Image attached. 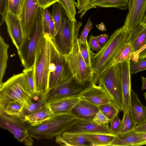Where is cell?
I'll use <instances>...</instances> for the list:
<instances>
[{
	"instance_id": "obj_1",
	"label": "cell",
	"mask_w": 146,
	"mask_h": 146,
	"mask_svg": "<svg viewBox=\"0 0 146 146\" xmlns=\"http://www.w3.org/2000/svg\"><path fill=\"white\" fill-rule=\"evenodd\" d=\"M130 33L123 25L111 35L106 44L96 53L90 55V66L93 74V80L96 84L99 75L111 65L116 53L120 47L128 41Z\"/></svg>"
},
{
	"instance_id": "obj_2",
	"label": "cell",
	"mask_w": 146,
	"mask_h": 146,
	"mask_svg": "<svg viewBox=\"0 0 146 146\" xmlns=\"http://www.w3.org/2000/svg\"><path fill=\"white\" fill-rule=\"evenodd\" d=\"M51 41L44 34L38 46L34 64L36 96L44 100L48 91Z\"/></svg>"
},
{
	"instance_id": "obj_3",
	"label": "cell",
	"mask_w": 146,
	"mask_h": 146,
	"mask_svg": "<svg viewBox=\"0 0 146 146\" xmlns=\"http://www.w3.org/2000/svg\"><path fill=\"white\" fill-rule=\"evenodd\" d=\"M43 10L39 7L29 37L25 39L21 47L17 49L24 69L33 66L38 46L44 34L42 25Z\"/></svg>"
},
{
	"instance_id": "obj_4",
	"label": "cell",
	"mask_w": 146,
	"mask_h": 146,
	"mask_svg": "<svg viewBox=\"0 0 146 146\" xmlns=\"http://www.w3.org/2000/svg\"><path fill=\"white\" fill-rule=\"evenodd\" d=\"M23 73L13 74L0 86V111L12 101L19 102L26 107L34 99L29 92L23 78Z\"/></svg>"
},
{
	"instance_id": "obj_5",
	"label": "cell",
	"mask_w": 146,
	"mask_h": 146,
	"mask_svg": "<svg viewBox=\"0 0 146 146\" xmlns=\"http://www.w3.org/2000/svg\"><path fill=\"white\" fill-rule=\"evenodd\" d=\"M82 25L80 21H70L63 17L58 31L51 40L56 49L63 55L67 56L72 52L78 38L79 32Z\"/></svg>"
},
{
	"instance_id": "obj_6",
	"label": "cell",
	"mask_w": 146,
	"mask_h": 146,
	"mask_svg": "<svg viewBox=\"0 0 146 146\" xmlns=\"http://www.w3.org/2000/svg\"><path fill=\"white\" fill-rule=\"evenodd\" d=\"M76 118L70 114H61L53 117L35 126L30 125V135L38 140L53 139L62 134L66 128Z\"/></svg>"
},
{
	"instance_id": "obj_7",
	"label": "cell",
	"mask_w": 146,
	"mask_h": 146,
	"mask_svg": "<svg viewBox=\"0 0 146 146\" xmlns=\"http://www.w3.org/2000/svg\"><path fill=\"white\" fill-rule=\"evenodd\" d=\"M74 77L66 57L58 52L51 41L48 90Z\"/></svg>"
},
{
	"instance_id": "obj_8",
	"label": "cell",
	"mask_w": 146,
	"mask_h": 146,
	"mask_svg": "<svg viewBox=\"0 0 146 146\" xmlns=\"http://www.w3.org/2000/svg\"><path fill=\"white\" fill-rule=\"evenodd\" d=\"M110 96L119 110L123 111V100L116 65L110 66L99 76L96 83Z\"/></svg>"
},
{
	"instance_id": "obj_9",
	"label": "cell",
	"mask_w": 146,
	"mask_h": 146,
	"mask_svg": "<svg viewBox=\"0 0 146 146\" xmlns=\"http://www.w3.org/2000/svg\"><path fill=\"white\" fill-rule=\"evenodd\" d=\"M94 84L93 79L82 82L74 77L68 81L49 90L45 101L48 104L64 98H79L84 91Z\"/></svg>"
},
{
	"instance_id": "obj_10",
	"label": "cell",
	"mask_w": 146,
	"mask_h": 146,
	"mask_svg": "<svg viewBox=\"0 0 146 146\" xmlns=\"http://www.w3.org/2000/svg\"><path fill=\"white\" fill-rule=\"evenodd\" d=\"M25 120L20 117L0 111V126L6 129L19 142L26 146L33 145V140L29 133Z\"/></svg>"
},
{
	"instance_id": "obj_11",
	"label": "cell",
	"mask_w": 146,
	"mask_h": 146,
	"mask_svg": "<svg viewBox=\"0 0 146 146\" xmlns=\"http://www.w3.org/2000/svg\"><path fill=\"white\" fill-rule=\"evenodd\" d=\"M66 58L74 76L78 80L84 82L93 79L91 67L87 66L80 53L78 40L71 52Z\"/></svg>"
},
{
	"instance_id": "obj_12",
	"label": "cell",
	"mask_w": 146,
	"mask_h": 146,
	"mask_svg": "<svg viewBox=\"0 0 146 146\" xmlns=\"http://www.w3.org/2000/svg\"><path fill=\"white\" fill-rule=\"evenodd\" d=\"M64 133L83 135L97 133L112 134L110 131L108 123L98 125L92 121L77 119L67 126L63 133Z\"/></svg>"
},
{
	"instance_id": "obj_13",
	"label": "cell",
	"mask_w": 146,
	"mask_h": 146,
	"mask_svg": "<svg viewBox=\"0 0 146 146\" xmlns=\"http://www.w3.org/2000/svg\"><path fill=\"white\" fill-rule=\"evenodd\" d=\"M131 60L128 59L116 64L122 89L124 107L123 111L127 110L131 111V74L129 63Z\"/></svg>"
},
{
	"instance_id": "obj_14",
	"label": "cell",
	"mask_w": 146,
	"mask_h": 146,
	"mask_svg": "<svg viewBox=\"0 0 146 146\" xmlns=\"http://www.w3.org/2000/svg\"><path fill=\"white\" fill-rule=\"evenodd\" d=\"M39 7L37 0H23L19 17L25 38L29 37Z\"/></svg>"
},
{
	"instance_id": "obj_15",
	"label": "cell",
	"mask_w": 146,
	"mask_h": 146,
	"mask_svg": "<svg viewBox=\"0 0 146 146\" xmlns=\"http://www.w3.org/2000/svg\"><path fill=\"white\" fill-rule=\"evenodd\" d=\"M79 98L80 100L86 101L98 106L110 104L117 107L113 100L105 90L95 84L84 91Z\"/></svg>"
},
{
	"instance_id": "obj_16",
	"label": "cell",
	"mask_w": 146,
	"mask_h": 146,
	"mask_svg": "<svg viewBox=\"0 0 146 146\" xmlns=\"http://www.w3.org/2000/svg\"><path fill=\"white\" fill-rule=\"evenodd\" d=\"M146 11V0H134L131 8L129 11L123 26L130 33L141 25Z\"/></svg>"
},
{
	"instance_id": "obj_17",
	"label": "cell",
	"mask_w": 146,
	"mask_h": 146,
	"mask_svg": "<svg viewBox=\"0 0 146 146\" xmlns=\"http://www.w3.org/2000/svg\"><path fill=\"white\" fill-rule=\"evenodd\" d=\"M6 23L8 34L17 49L22 45L25 40L19 16L14 15L8 10L5 15Z\"/></svg>"
},
{
	"instance_id": "obj_18",
	"label": "cell",
	"mask_w": 146,
	"mask_h": 146,
	"mask_svg": "<svg viewBox=\"0 0 146 146\" xmlns=\"http://www.w3.org/2000/svg\"><path fill=\"white\" fill-rule=\"evenodd\" d=\"M99 110L98 106L86 101L80 99L73 107L70 114L76 119L93 121Z\"/></svg>"
},
{
	"instance_id": "obj_19",
	"label": "cell",
	"mask_w": 146,
	"mask_h": 146,
	"mask_svg": "<svg viewBox=\"0 0 146 146\" xmlns=\"http://www.w3.org/2000/svg\"><path fill=\"white\" fill-rule=\"evenodd\" d=\"M143 133L136 132L133 131L122 137L116 136L110 146H138L146 145V142L143 137Z\"/></svg>"
},
{
	"instance_id": "obj_20",
	"label": "cell",
	"mask_w": 146,
	"mask_h": 146,
	"mask_svg": "<svg viewBox=\"0 0 146 146\" xmlns=\"http://www.w3.org/2000/svg\"><path fill=\"white\" fill-rule=\"evenodd\" d=\"M55 141L61 146H92L83 134L64 133L56 136Z\"/></svg>"
},
{
	"instance_id": "obj_21",
	"label": "cell",
	"mask_w": 146,
	"mask_h": 146,
	"mask_svg": "<svg viewBox=\"0 0 146 146\" xmlns=\"http://www.w3.org/2000/svg\"><path fill=\"white\" fill-rule=\"evenodd\" d=\"M131 113L133 120L136 125L146 122V107L140 101L135 92L131 91Z\"/></svg>"
},
{
	"instance_id": "obj_22",
	"label": "cell",
	"mask_w": 146,
	"mask_h": 146,
	"mask_svg": "<svg viewBox=\"0 0 146 146\" xmlns=\"http://www.w3.org/2000/svg\"><path fill=\"white\" fill-rule=\"evenodd\" d=\"M80 100L79 98H68L54 101L48 104L55 115L70 114L73 107Z\"/></svg>"
},
{
	"instance_id": "obj_23",
	"label": "cell",
	"mask_w": 146,
	"mask_h": 146,
	"mask_svg": "<svg viewBox=\"0 0 146 146\" xmlns=\"http://www.w3.org/2000/svg\"><path fill=\"white\" fill-rule=\"evenodd\" d=\"M128 41L134 53L146 44V28L141 25L136 27L130 33Z\"/></svg>"
},
{
	"instance_id": "obj_24",
	"label": "cell",
	"mask_w": 146,
	"mask_h": 146,
	"mask_svg": "<svg viewBox=\"0 0 146 146\" xmlns=\"http://www.w3.org/2000/svg\"><path fill=\"white\" fill-rule=\"evenodd\" d=\"M48 104H46L40 109L26 117L25 119L31 126L39 124L54 116Z\"/></svg>"
},
{
	"instance_id": "obj_25",
	"label": "cell",
	"mask_w": 146,
	"mask_h": 146,
	"mask_svg": "<svg viewBox=\"0 0 146 146\" xmlns=\"http://www.w3.org/2000/svg\"><path fill=\"white\" fill-rule=\"evenodd\" d=\"M134 53L130 43L128 41L125 42L116 53L112 61L111 65H115L128 59H130L131 60Z\"/></svg>"
},
{
	"instance_id": "obj_26",
	"label": "cell",
	"mask_w": 146,
	"mask_h": 146,
	"mask_svg": "<svg viewBox=\"0 0 146 146\" xmlns=\"http://www.w3.org/2000/svg\"><path fill=\"white\" fill-rule=\"evenodd\" d=\"M129 0H98L90 5L87 11L97 7H114L122 10L127 9L129 7Z\"/></svg>"
},
{
	"instance_id": "obj_27",
	"label": "cell",
	"mask_w": 146,
	"mask_h": 146,
	"mask_svg": "<svg viewBox=\"0 0 146 146\" xmlns=\"http://www.w3.org/2000/svg\"><path fill=\"white\" fill-rule=\"evenodd\" d=\"M84 135L91 142L92 146H110L116 136L112 134H91Z\"/></svg>"
},
{
	"instance_id": "obj_28",
	"label": "cell",
	"mask_w": 146,
	"mask_h": 146,
	"mask_svg": "<svg viewBox=\"0 0 146 146\" xmlns=\"http://www.w3.org/2000/svg\"><path fill=\"white\" fill-rule=\"evenodd\" d=\"M9 45L6 43L4 38L0 35V86L2 81L7 66L8 58V50Z\"/></svg>"
},
{
	"instance_id": "obj_29",
	"label": "cell",
	"mask_w": 146,
	"mask_h": 146,
	"mask_svg": "<svg viewBox=\"0 0 146 146\" xmlns=\"http://www.w3.org/2000/svg\"><path fill=\"white\" fill-rule=\"evenodd\" d=\"M23 78L26 87L34 100L38 99L36 94L35 80L34 76V66L23 70Z\"/></svg>"
},
{
	"instance_id": "obj_30",
	"label": "cell",
	"mask_w": 146,
	"mask_h": 146,
	"mask_svg": "<svg viewBox=\"0 0 146 146\" xmlns=\"http://www.w3.org/2000/svg\"><path fill=\"white\" fill-rule=\"evenodd\" d=\"M123 113V117L121 121V130L118 135L120 137H122L133 131L137 125L133 119L129 110H127Z\"/></svg>"
},
{
	"instance_id": "obj_31",
	"label": "cell",
	"mask_w": 146,
	"mask_h": 146,
	"mask_svg": "<svg viewBox=\"0 0 146 146\" xmlns=\"http://www.w3.org/2000/svg\"><path fill=\"white\" fill-rule=\"evenodd\" d=\"M75 2L74 0H58V2L64 10L67 18L71 21H76Z\"/></svg>"
},
{
	"instance_id": "obj_32",
	"label": "cell",
	"mask_w": 146,
	"mask_h": 146,
	"mask_svg": "<svg viewBox=\"0 0 146 146\" xmlns=\"http://www.w3.org/2000/svg\"><path fill=\"white\" fill-rule=\"evenodd\" d=\"M24 107L23 105L16 101H12L7 103L3 109L0 111L4 112L8 114L19 116L21 117Z\"/></svg>"
},
{
	"instance_id": "obj_33",
	"label": "cell",
	"mask_w": 146,
	"mask_h": 146,
	"mask_svg": "<svg viewBox=\"0 0 146 146\" xmlns=\"http://www.w3.org/2000/svg\"><path fill=\"white\" fill-rule=\"evenodd\" d=\"M46 103L44 100L40 99L33 101L28 106L24 107L21 117L25 120L26 117L40 109Z\"/></svg>"
},
{
	"instance_id": "obj_34",
	"label": "cell",
	"mask_w": 146,
	"mask_h": 146,
	"mask_svg": "<svg viewBox=\"0 0 146 146\" xmlns=\"http://www.w3.org/2000/svg\"><path fill=\"white\" fill-rule=\"evenodd\" d=\"M62 7L58 2L53 5L52 17L55 24L56 33L60 27L63 18Z\"/></svg>"
},
{
	"instance_id": "obj_35",
	"label": "cell",
	"mask_w": 146,
	"mask_h": 146,
	"mask_svg": "<svg viewBox=\"0 0 146 146\" xmlns=\"http://www.w3.org/2000/svg\"><path fill=\"white\" fill-rule=\"evenodd\" d=\"M99 110L110 121L118 115L119 110L115 106L108 104L98 106Z\"/></svg>"
},
{
	"instance_id": "obj_36",
	"label": "cell",
	"mask_w": 146,
	"mask_h": 146,
	"mask_svg": "<svg viewBox=\"0 0 146 146\" xmlns=\"http://www.w3.org/2000/svg\"><path fill=\"white\" fill-rule=\"evenodd\" d=\"M78 42L80 50L84 60L87 66L91 67L90 57L92 51L89 46L88 41L83 43L78 39Z\"/></svg>"
},
{
	"instance_id": "obj_37",
	"label": "cell",
	"mask_w": 146,
	"mask_h": 146,
	"mask_svg": "<svg viewBox=\"0 0 146 146\" xmlns=\"http://www.w3.org/2000/svg\"><path fill=\"white\" fill-rule=\"evenodd\" d=\"M75 5L78 11L76 13H80V18H82L87 11L89 7L98 0H76Z\"/></svg>"
},
{
	"instance_id": "obj_38",
	"label": "cell",
	"mask_w": 146,
	"mask_h": 146,
	"mask_svg": "<svg viewBox=\"0 0 146 146\" xmlns=\"http://www.w3.org/2000/svg\"><path fill=\"white\" fill-rule=\"evenodd\" d=\"M129 68L131 75L146 70V59L139 60L136 62L130 61Z\"/></svg>"
},
{
	"instance_id": "obj_39",
	"label": "cell",
	"mask_w": 146,
	"mask_h": 146,
	"mask_svg": "<svg viewBox=\"0 0 146 146\" xmlns=\"http://www.w3.org/2000/svg\"><path fill=\"white\" fill-rule=\"evenodd\" d=\"M23 0H9L8 11L13 14L19 16Z\"/></svg>"
},
{
	"instance_id": "obj_40",
	"label": "cell",
	"mask_w": 146,
	"mask_h": 146,
	"mask_svg": "<svg viewBox=\"0 0 146 146\" xmlns=\"http://www.w3.org/2000/svg\"><path fill=\"white\" fill-rule=\"evenodd\" d=\"M110 123L109 129L111 134L115 135H118L121 130V121L119 118L118 115L111 119Z\"/></svg>"
},
{
	"instance_id": "obj_41",
	"label": "cell",
	"mask_w": 146,
	"mask_h": 146,
	"mask_svg": "<svg viewBox=\"0 0 146 146\" xmlns=\"http://www.w3.org/2000/svg\"><path fill=\"white\" fill-rule=\"evenodd\" d=\"M52 17V15L47 9H44L42 16V25L44 33L50 37L49 26V22Z\"/></svg>"
},
{
	"instance_id": "obj_42",
	"label": "cell",
	"mask_w": 146,
	"mask_h": 146,
	"mask_svg": "<svg viewBox=\"0 0 146 146\" xmlns=\"http://www.w3.org/2000/svg\"><path fill=\"white\" fill-rule=\"evenodd\" d=\"M90 17L88 19L78 38V40L82 43H86L87 41V37L88 33L93 28V24L90 21Z\"/></svg>"
},
{
	"instance_id": "obj_43",
	"label": "cell",
	"mask_w": 146,
	"mask_h": 146,
	"mask_svg": "<svg viewBox=\"0 0 146 146\" xmlns=\"http://www.w3.org/2000/svg\"><path fill=\"white\" fill-rule=\"evenodd\" d=\"M92 121L98 125H103L110 122V120L100 110L94 118Z\"/></svg>"
},
{
	"instance_id": "obj_44",
	"label": "cell",
	"mask_w": 146,
	"mask_h": 146,
	"mask_svg": "<svg viewBox=\"0 0 146 146\" xmlns=\"http://www.w3.org/2000/svg\"><path fill=\"white\" fill-rule=\"evenodd\" d=\"M9 0H0V13L2 18L0 25L4 21L6 13L8 10Z\"/></svg>"
},
{
	"instance_id": "obj_45",
	"label": "cell",
	"mask_w": 146,
	"mask_h": 146,
	"mask_svg": "<svg viewBox=\"0 0 146 146\" xmlns=\"http://www.w3.org/2000/svg\"><path fill=\"white\" fill-rule=\"evenodd\" d=\"M146 58V44L139 50L134 53L131 59L132 62H136L139 60Z\"/></svg>"
},
{
	"instance_id": "obj_46",
	"label": "cell",
	"mask_w": 146,
	"mask_h": 146,
	"mask_svg": "<svg viewBox=\"0 0 146 146\" xmlns=\"http://www.w3.org/2000/svg\"><path fill=\"white\" fill-rule=\"evenodd\" d=\"M88 42L89 46L92 51L98 52L101 49L96 36L91 35L90 36Z\"/></svg>"
},
{
	"instance_id": "obj_47",
	"label": "cell",
	"mask_w": 146,
	"mask_h": 146,
	"mask_svg": "<svg viewBox=\"0 0 146 146\" xmlns=\"http://www.w3.org/2000/svg\"><path fill=\"white\" fill-rule=\"evenodd\" d=\"M101 49L106 44L109 40V36L104 34L96 36Z\"/></svg>"
},
{
	"instance_id": "obj_48",
	"label": "cell",
	"mask_w": 146,
	"mask_h": 146,
	"mask_svg": "<svg viewBox=\"0 0 146 146\" xmlns=\"http://www.w3.org/2000/svg\"><path fill=\"white\" fill-rule=\"evenodd\" d=\"M39 7L44 9L48 8L55 3L58 2V0H37Z\"/></svg>"
},
{
	"instance_id": "obj_49",
	"label": "cell",
	"mask_w": 146,
	"mask_h": 146,
	"mask_svg": "<svg viewBox=\"0 0 146 146\" xmlns=\"http://www.w3.org/2000/svg\"><path fill=\"white\" fill-rule=\"evenodd\" d=\"M49 30L50 37L52 38L55 36L56 33V27L52 17L49 22Z\"/></svg>"
},
{
	"instance_id": "obj_50",
	"label": "cell",
	"mask_w": 146,
	"mask_h": 146,
	"mask_svg": "<svg viewBox=\"0 0 146 146\" xmlns=\"http://www.w3.org/2000/svg\"><path fill=\"white\" fill-rule=\"evenodd\" d=\"M133 131L141 133L146 132V122L141 125H136Z\"/></svg>"
},
{
	"instance_id": "obj_51",
	"label": "cell",
	"mask_w": 146,
	"mask_h": 146,
	"mask_svg": "<svg viewBox=\"0 0 146 146\" xmlns=\"http://www.w3.org/2000/svg\"><path fill=\"white\" fill-rule=\"evenodd\" d=\"M96 27L102 31H106V26L103 22H101L99 25H96Z\"/></svg>"
},
{
	"instance_id": "obj_52",
	"label": "cell",
	"mask_w": 146,
	"mask_h": 146,
	"mask_svg": "<svg viewBox=\"0 0 146 146\" xmlns=\"http://www.w3.org/2000/svg\"><path fill=\"white\" fill-rule=\"evenodd\" d=\"M141 78L142 82L141 90H143L146 89V78L141 76Z\"/></svg>"
},
{
	"instance_id": "obj_53",
	"label": "cell",
	"mask_w": 146,
	"mask_h": 146,
	"mask_svg": "<svg viewBox=\"0 0 146 146\" xmlns=\"http://www.w3.org/2000/svg\"><path fill=\"white\" fill-rule=\"evenodd\" d=\"M141 24L146 28V17L144 16Z\"/></svg>"
},
{
	"instance_id": "obj_54",
	"label": "cell",
	"mask_w": 146,
	"mask_h": 146,
	"mask_svg": "<svg viewBox=\"0 0 146 146\" xmlns=\"http://www.w3.org/2000/svg\"><path fill=\"white\" fill-rule=\"evenodd\" d=\"M129 5L128 7L129 11L131 9L134 0H129Z\"/></svg>"
},
{
	"instance_id": "obj_55",
	"label": "cell",
	"mask_w": 146,
	"mask_h": 146,
	"mask_svg": "<svg viewBox=\"0 0 146 146\" xmlns=\"http://www.w3.org/2000/svg\"><path fill=\"white\" fill-rule=\"evenodd\" d=\"M143 137L144 140L146 142V132L143 133Z\"/></svg>"
},
{
	"instance_id": "obj_56",
	"label": "cell",
	"mask_w": 146,
	"mask_h": 146,
	"mask_svg": "<svg viewBox=\"0 0 146 146\" xmlns=\"http://www.w3.org/2000/svg\"><path fill=\"white\" fill-rule=\"evenodd\" d=\"M143 95H144V96L145 98V101H146V92H145L144 93Z\"/></svg>"
},
{
	"instance_id": "obj_57",
	"label": "cell",
	"mask_w": 146,
	"mask_h": 146,
	"mask_svg": "<svg viewBox=\"0 0 146 146\" xmlns=\"http://www.w3.org/2000/svg\"><path fill=\"white\" fill-rule=\"evenodd\" d=\"M145 16L146 17V14H145Z\"/></svg>"
}]
</instances>
